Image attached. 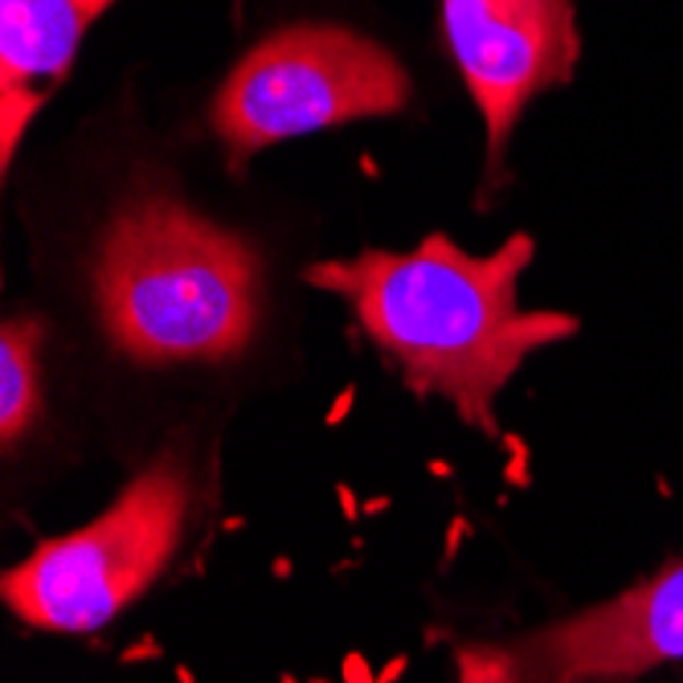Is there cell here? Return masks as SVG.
<instances>
[{"label": "cell", "instance_id": "13", "mask_svg": "<svg viewBox=\"0 0 683 683\" xmlns=\"http://www.w3.org/2000/svg\"><path fill=\"white\" fill-rule=\"evenodd\" d=\"M139 655H161V643H139V646H132V651H123V659H127V663H132V659H139Z\"/></svg>", "mask_w": 683, "mask_h": 683}, {"label": "cell", "instance_id": "9", "mask_svg": "<svg viewBox=\"0 0 683 683\" xmlns=\"http://www.w3.org/2000/svg\"><path fill=\"white\" fill-rule=\"evenodd\" d=\"M340 671H344V683H376L373 663H369L361 651H349V655H344V663H340Z\"/></svg>", "mask_w": 683, "mask_h": 683}, {"label": "cell", "instance_id": "5", "mask_svg": "<svg viewBox=\"0 0 683 683\" xmlns=\"http://www.w3.org/2000/svg\"><path fill=\"white\" fill-rule=\"evenodd\" d=\"M683 659V557L549 627L463 643L458 683H630Z\"/></svg>", "mask_w": 683, "mask_h": 683}, {"label": "cell", "instance_id": "2", "mask_svg": "<svg viewBox=\"0 0 683 683\" xmlns=\"http://www.w3.org/2000/svg\"><path fill=\"white\" fill-rule=\"evenodd\" d=\"M91 296L111 349L127 361L221 364L258 332L262 258L250 238L144 185L94 241Z\"/></svg>", "mask_w": 683, "mask_h": 683}, {"label": "cell", "instance_id": "7", "mask_svg": "<svg viewBox=\"0 0 683 683\" xmlns=\"http://www.w3.org/2000/svg\"><path fill=\"white\" fill-rule=\"evenodd\" d=\"M115 0H0V168L66 82L82 38Z\"/></svg>", "mask_w": 683, "mask_h": 683}, {"label": "cell", "instance_id": "8", "mask_svg": "<svg viewBox=\"0 0 683 683\" xmlns=\"http://www.w3.org/2000/svg\"><path fill=\"white\" fill-rule=\"evenodd\" d=\"M41 344L45 320L33 311H17L0 328V443L17 451L45 414L41 393Z\"/></svg>", "mask_w": 683, "mask_h": 683}, {"label": "cell", "instance_id": "4", "mask_svg": "<svg viewBox=\"0 0 683 683\" xmlns=\"http://www.w3.org/2000/svg\"><path fill=\"white\" fill-rule=\"evenodd\" d=\"M410 74L381 41L349 25H282L246 50L209 103V127L241 176L279 139L402 115Z\"/></svg>", "mask_w": 683, "mask_h": 683}, {"label": "cell", "instance_id": "16", "mask_svg": "<svg viewBox=\"0 0 683 683\" xmlns=\"http://www.w3.org/2000/svg\"><path fill=\"white\" fill-rule=\"evenodd\" d=\"M279 683H299V680H296V675H291V671H287V675H282Z\"/></svg>", "mask_w": 683, "mask_h": 683}, {"label": "cell", "instance_id": "14", "mask_svg": "<svg viewBox=\"0 0 683 683\" xmlns=\"http://www.w3.org/2000/svg\"><path fill=\"white\" fill-rule=\"evenodd\" d=\"M385 508H389V499L381 496V499H369V508H364V511H373V516H376V511H385Z\"/></svg>", "mask_w": 683, "mask_h": 683}, {"label": "cell", "instance_id": "11", "mask_svg": "<svg viewBox=\"0 0 683 683\" xmlns=\"http://www.w3.org/2000/svg\"><path fill=\"white\" fill-rule=\"evenodd\" d=\"M335 496H340V511H344V520H349V524H356V520H361V499H356V496H352V487H349V483H335Z\"/></svg>", "mask_w": 683, "mask_h": 683}, {"label": "cell", "instance_id": "15", "mask_svg": "<svg viewBox=\"0 0 683 683\" xmlns=\"http://www.w3.org/2000/svg\"><path fill=\"white\" fill-rule=\"evenodd\" d=\"M176 680H180V683H197V680H193V671H188V668H176Z\"/></svg>", "mask_w": 683, "mask_h": 683}, {"label": "cell", "instance_id": "10", "mask_svg": "<svg viewBox=\"0 0 683 683\" xmlns=\"http://www.w3.org/2000/svg\"><path fill=\"white\" fill-rule=\"evenodd\" d=\"M352 405H356V385H344V389H340V397L332 402V410L323 414V426H340V422L349 417Z\"/></svg>", "mask_w": 683, "mask_h": 683}, {"label": "cell", "instance_id": "12", "mask_svg": "<svg viewBox=\"0 0 683 683\" xmlns=\"http://www.w3.org/2000/svg\"><path fill=\"white\" fill-rule=\"evenodd\" d=\"M405 668H410V655H393V659L385 663V668L376 671V683H397V680H402Z\"/></svg>", "mask_w": 683, "mask_h": 683}, {"label": "cell", "instance_id": "17", "mask_svg": "<svg viewBox=\"0 0 683 683\" xmlns=\"http://www.w3.org/2000/svg\"><path fill=\"white\" fill-rule=\"evenodd\" d=\"M311 683H328V680H311Z\"/></svg>", "mask_w": 683, "mask_h": 683}, {"label": "cell", "instance_id": "6", "mask_svg": "<svg viewBox=\"0 0 683 683\" xmlns=\"http://www.w3.org/2000/svg\"><path fill=\"white\" fill-rule=\"evenodd\" d=\"M443 33L487 132L483 197L504 185V152L532 99L573 82L581 29L573 0H443Z\"/></svg>", "mask_w": 683, "mask_h": 683}, {"label": "cell", "instance_id": "3", "mask_svg": "<svg viewBox=\"0 0 683 683\" xmlns=\"http://www.w3.org/2000/svg\"><path fill=\"white\" fill-rule=\"evenodd\" d=\"M193 458L173 443L86 528L50 536L0 577L17 622L41 634H94L132 610L185 545Z\"/></svg>", "mask_w": 683, "mask_h": 683}, {"label": "cell", "instance_id": "1", "mask_svg": "<svg viewBox=\"0 0 683 683\" xmlns=\"http://www.w3.org/2000/svg\"><path fill=\"white\" fill-rule=\"evenodd\" d=\"M536 246L511 234L491 255H467L455 238L430 234L414 250H361L303 270L320 291L349 303L376 352L417 397H446L467 426L504 438L499 389L532 352L581 332L569 311H524L520 279Z\"/></svg>", "mask_w": 683, "mask_h": 683}]
</instances>
